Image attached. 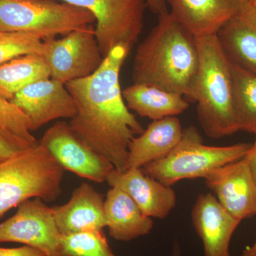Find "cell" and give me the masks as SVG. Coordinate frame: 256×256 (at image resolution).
<instances>
[{"mask_svg":"<svg viewBox=\"0 0 256 256\" xmlns=\"http://www.w3.org/2000/svg\"><path fill=\"white\" fill-rule=\"evenodd\" d=\"M128 54L124 47H114L92 75L66 84L76 109L69 126L119 171L127 170L130 144L144 130L121 89L120 70Z\"/></svg>","mask_w":256,"mask_h":256,"instance_id":"obj_1","label":"cell"},{"mask_svg":"<svg viewBox=\"0 0 256 256\" xmlns=\"http://www.w3.org/2000/svg\"><path fill=\"white\" fill-rule=\"evenodd\" d=\"M198 66L196 38L168 12L138 46L133 84L176 92L190 99Z\"/></svg>","mask_w":256,"mask_h":256,"instance_id":"obj_2","label":"cell"},{"mask_svg":"<svg viewBox=\"0 0 256 256\" xmlns=\"http://www.w3.org/2000/svg\"><path fill=\"white\" fill-rule=\"evenodd\" d=\"M198 70L190 100L196 102L198 122L214 139L238 132L234 112L232 64L216 34L196 38Z\"/></svg>","mask_w":256,"mask_h":256,"instance_id":"obj_3","label":"cell"},{"mask_svg":"<svg viewBox=\"0 0 256 256\" xmlns=\"http://www.w3.org/2000/svg\"><path fill=\"white\" fill-rule=\"evenodd\" d=\"M64 170L38 142L0 162V220L30 198L55 201L62 192Z\"/></svg>","mask_w":256,"mask_h":256,"instance_id":"obj_4","label":"cell"},{"mask_svg":"<svg viewBox=\"0 0 256 256\" xmlns=\"http://www.w3.org/2000/svg\"><path fill=\"white\" fill-rule=\"evenodd\" d=\"M203 142L196 128H185L174 149L163 159L146 165L143 172L169 186L181 180L204 178L214 170L242 159L252 144L210 146Z\"/></svg>","mask_w":256,"mask_h":256,"instance_id":"obj_5","label":"cell"},{"mask_svg":"<svg viewBox=\"0 0 256 256\" xmlns=\"http://www.w3.org/2000/svg\"><path fill=\"white\" fill-rule=\"evenodd\" d=\"M94 22L87 10L60 0H0V30L31 34L43 41Z\"/></svg>","mask_w":256,"mask_h":256,"instance_id":"obj_6","label":"cell"},{"mask_svg":"<svg viewBox=\"0 0 256 256\" xmlns=\"http://www.w3.org/2000/svg\"><path fill=\"white\" fill-rule=\"evenodd\" d=\"M87 10L95 18L96 40L104 57L116 46L130 52L144 26L146 0H60Z\"/></svg>","mask_w":256,"mask_h":256,"instance_id":"obj_7","label":"cell"},{"mask_svg":"<svg viewBox=\"0 0 256 256\" xmlns=\"http://www.w3.org/2000/svg\"><path fill=\"white\" fill-rule=\"evenodd\" d=\"M42 55L50 69V78L65 85L92 75L105 60L92 25L60 38L44 40Z\"/></svg>","mask_w":256,"mask_h":256,"instance_id":"obj_8","label":"cell"},{"mask_svg":"<svg viewBox=\"0 0 256 256\" xmlns=\"http://www.w3.org/2000/svg\"><path fill=\"white\" fill-rule=\"evenodd\" d=\"M12 216L0 224V242H18L46 256H62V234L53 207L40 198H30L18 207Z\"/></svg>","mask_w":256,"mask_h":256,"instance_id":"obj_9","label":"cell"},{"mask_svg":"<svg viewBox=\"0 0 256 256\" xmlns=\"http://www.w3.org/2000/svg\"><path fill=\"white\" fill-rule=\"evenodd\" d=\"M64 170L97 183L106 181L114 166L72 130L68 122L58 121L40 141Z\"/></svg>","mask_w":256,"mask_h":256,"instance_id":"obj_10","label":"cell"},{"mask_svg":"<svg viewBox=\"0 0 256 256\" xmlns=\"http://www.w3.org/2000/svg\"><path fill=\"white\" fill-rule=\"evenodd\" d=\"M205 184L224 210L240 222L256 216V182L244 158L214 170Z\"/></svg>","mask_w":256,"mask_h":256,"instance_id":"obj_11","label":"cell"},{"mask_svg":"<svg viewBox=\"0 0 256 256\" xmlns=\"http://www.w3.org/2000/svg\"><path fill=\"white\" fill-rule=\"evenodd\" d=\"M10 101L28 117L32 132L54 120L72 119L76 112L65 84L52 78L32 82Z\"/></svg>","mask_w":256,"mask_h":256,"instance_id":"obj_12","label":"cell"},{"mask_svg":"<svg viewBox=\"0 0 256 256\" xmlns=\"http://www.w3.org/2000/svg\"><path fill=\"white\" fill-rule=\"evenodd\" d=\"M106 182L126 192L141 210L150 218H164L176 205V195L166 186L143 172L142 168L119 171L112 169Z\"/></svg>","mask_w":256,"mask_h":256,"instance_id":"obj_13","label":"cell"},{"mask_svg":"<svg viewBox=\"0 0 256 256\" xmlns=\"http://www.w3.org/2000/svg\"><path fill=\"white\" fill-rule=\"evenodd\" d=\"M192 222L203 244L204 256H232L230 240L240 222L224 210L213 194L198 195Z\"/></svg>","mask_w":256,"mask_h":256,"instance_id":"obj_14","label":"cell"},{"mask_svg":"<svg viewBox=\"0 0 256 256\" xmlns=\"http://www.w3.org/2000/svg\"><path fill=\"white\" fill-rule=\"evenodd\" d=\"M170 12L195 38L217 34L244 0H166Z\"/></svg>","mask_w":256,"mask_h":256,"instance_id":"obj_15","label":"cell"},{"mask_svg":"<svg viewBox=\"0 0 256 256\" xmlns=\"http://www.w3.org/2000/svg\"><path fill=\"white\" fill-rule=\"evenodd\" d=\"M104 201V195L90 184H80L66 204L53 207L62 236L106 228Z\"/></svg>","mask_w":256,"mask_h":256,"instance_id":"obj_16","label":"cell"},{"mask_svg":"<svg viewBox=\"0 0 256 256\" xmlns=\"http://www.w3.org/2000/svg\"><path fill=\"white\" fill-rule=\"evenodd\" d=\"M216 36L232 64L256 75V9L250 0L242 1Z\"/></svg>","mask_w":256,"mask_h":256,"instance_id":"obj_17","label":"cell"},{"mask_svg":"<svg viewBox=\"0 0 256 256\" xmlns=\"http://www.w3.org/2000/svg\"><path fill=\"white\" fill-rule=\"evenodd\" d=\"M183 128L176 116L154 120L131 141L127 170L143 168L170 154L181 140Z\"/></svg>","mask_w":256,"mask_h":256,"instance_id":"obj_18","label":"cell"},{"mask_svg":"<svg viewBox=\"0 0 256 256\" xmlns=\"http://www.w3.org/2000/svg\"><path fill=\"white\" fill-rule=\"evenodd\" d=\"M106 228L118 242H128L150 233L152 218L144 214L126 192L110 188L104 201Z\"/></svg>","mask_w":256,"mask_h":256,"instance_id":"obj_19","label":"cell"},{"mask_svg":"<svg viewBox=\"0 0 256 256\" xmlns=\"http://www.w3.org/2000/svg\"><path fill=\"white\" fill-rule=\"evenodd\" d=\"M122 96L130 110L153 121L178 116L190 107L181 94L144 84L129 86L122 90Z\"/></svg>","mask_w":256,"mask_h":256,"instance_id":"obj_20","label":"cell"},{"mask_svg":"<svg viewBox=\"0 0 256 256\" xmlns=\"http://www.w3.org/2000/svg\"><path fill=\"white\" fill-rule=\"evenodd\" d=\"M50 78V69L42 55L30 54L0 65V97L11 100L32 82Z\"/></svg>","mask_w":256,"mask_h":256,"instance_id":"obj_21","label":"cell"},{"mask_svg":"<svg viewBox=\"0 0 256 256\" xmlns=\"http://www.w3.org/2000/svg\"><path fill=\"white\" fill-rule=\"evenodd\" d=\"M234 112L238 131L256 134V75L232 64Z\"/></svg>","mask_w":256,"mask_h":256,"instance_id":"obj_22","label":"cell"},{"mask_svg":"<svg viewBox=\"0 0 256 256\" xmlns=\"http://www.w3.org/2000/svg\"><path fill=\"white\" fill-rule=\"evenodd\" d=\"M62 256H114L102 230L62 236Z\"/></svg>","mask_w":256,"mask_h":256,"instance_id":"obj_23","label":"cell"},{"mask_svg":"<svg viewBox=\"0 0 256 256\" xmlns=\"http://www.w3.org/2000/svg\"><path fill=\"white\" fill-rule=\"evenodd\" d=\"M43 40L31 34L0 30V65L21 56L42 54Z\"/></svg>","mask_w":256,"mask_h":256,"instance_id":"obj_24","label":"cell"},{"mask_svg":"<svg viewBox=\"0 0 256 256\" xmlns=\"http://www.w3.org/2000/svg\"><path fill=\"white\" fill-rule=\"evenodd\" d=\"M0 131L32 144L38 141L30 130L28 117L11 101L0 97Z\"/></svg>","mask_w":256,"mask_h":256,"instance_id":"obj_25","label":"cell"},{"mask_svg":"<svg viewBox=\"0 0 256 256\" xmlns=\"http://www.w3.org/2000/svg\"><path fill=\"white\" fill-rule=\"evenodd\" d=\"M34 146L35 144L0 131V162L12 158Z\"/></svg>","mask_w":256,"mask_h":256,"instance_id":"obj_26","label":"cell"},{"mask_svg":"<svg viewBox=\"0 0 256 256\" xmlns=\"http://www.w3.org/2000/svg\"><path fill=\"white\" fill-rule=\"evenodd\" d=\"M0 256H46L34 248L23 246L18 248L0 247Z\"/></svg>","mask_w":256,"mask_h":256,"instance_id":"obj_27","label":"cell"},{"mask_svg":"<svg viewBox=\"0 0 256 256\" xmlns=\"http://www.w3.org/2000/svg\"><path fill=\"white\" fill-rule=\"evenodd\" d=\"M148 8L158 16L169 12L166 0H146Z\"/></svg>","mask_w":256,"mask_h":256,"instance_id":"obj_28","label":"cell"},{"mask_svg":"<svg viewBox=\"0 0 256 256\" xmlns=\"http://www.w3.org/2000/svg\"><path fill=\"white\" fill-rule=\"evenodd\" d=\"M244 158L250 166V169L252 170V175H254L256 182V134L255 142L252 144L246 156Z\"/></svg>","mask_w":256,"mask_h":256,"instance_id":"obj_29","label":"cell"},{"mask_svg":"<svg viewBox=\"0 0 256 256\" xmlns=\"http://www.w3.org/2000/svg\"><path fill=\"white\" fill-rule=\"evenodd\" d=\"M240 256H256V239L252 246H247L244 249Z\"/></svg>","mask_w":256,"mask_h":256,"instance_id":"obj_30","label":"cell"},{"mask_svg":"<svg viewBox=\"0 0 256 256\" xmlns=\"http://www.w3.org/2000/svg\"><path fill=\"white\" fill-rule=\"evenodd\" d=\"M250 1H252V4L254 5V6H255L256 9V0H250Z\"/></svg>","mask_w":256,"mask_h":256,"instance_id":"obj_31","label":"cell"},{"mask_svg":"<svg viewBox=\"0 0 256 256\" xmlns=\"http://www.w3.org/2000/svg\"><path fill=\"white\" fill-rule=\"evenodd\" d=\"M174 256H180V252H174Z\"/></svg>","mask_w":256,"mask_h":256,"instance_id":"obj_32","label":"cell"}]
</instances>
